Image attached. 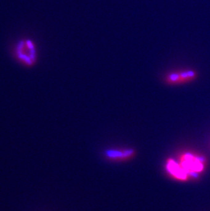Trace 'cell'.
I'll list each match as a JSON object with an SVG mask.
<instances>
[{"mask_svg": "<svg viewBox=\"0 0 210 211\" xmlns=\"http://www.w3.org/2000/svg\"><path fill=\"white\" fill-rule=\"evenodd\" d=\"M180 165L186 170L188 174L201 172L203 169V164L198 157L190 154L184 155L181 158Z\"/></svg>", "mask_w": 210, "mask_h": 211, "instance_id": "3", "label": "cell"}, {"mask_svg": "<svg viewBox=\"0 0 210 211\" xmlns=\"http://www.w3.org/2000/svg\"><path fill=\"white\" fill-rule=\"evenodd\" d=\"M197 72L189 68H175L165 72L162 75V81L170 86H177L195 81Z\"/></svg>", "mask_w": 210, "mask_h": 211, "instance_id": "1", "label": "cell"}, {"mask_svg": "<svg viewBox=\"0 0 210 211\" xmlns=\"http://www.w3.org/2000/svg\"><path fill=\"white\" fill-rule=\"evenodd\" d=\"M167 169L170 174L179 180H186L188 177V174L186 172L180 164H178L173 159L168 160L167 163Z\"/></svg>", "mask_w": 210, "mask_h": 211, "instance_id": "4", "label": "cell"}, {"mask_svg": "<svg viewBox=\"0 0 210 211\" xmlns=\"http://www.w3.org/2000/svg\"><path fill=\"white\" fill-rule=\"evenodd\" d=\"M14 54L21 64L27 67L33 66L36 64L37 59L36 44L30 39L19 40L15 46Z\"/></svg>", "mask_w": 210, "mask_h": 211, "instance_id": "2", "label": "cell"}, {"mask_svg": "<svg viewBox=\"0 0 210 211\" xmlns=\"http://www.w3.org/2000/svg\"><path fill=\"white\" fill-rule=\"evenodd\" d=\"M135 153L133 149L125 150H110L106 152L107 158L113 160H125L134 156Z\"/></svg>", "mask_w": 210, "mask_h": 211, "instance_id": "5", "label": "cell"}]
</instances>
